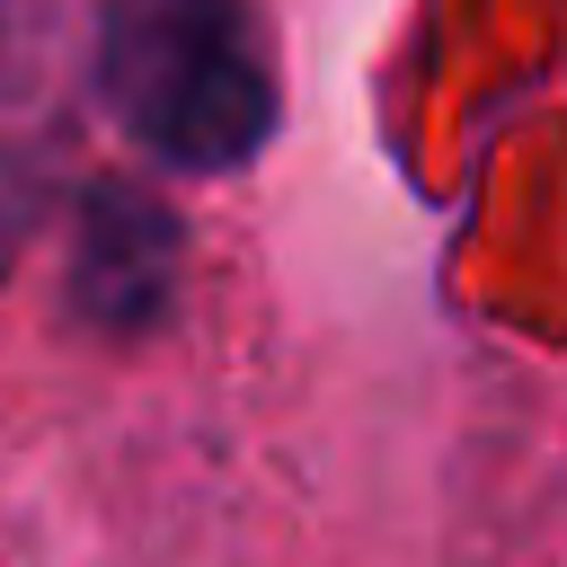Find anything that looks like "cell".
Returning a JSON list of instances; mask_svg holds the SVG:
<instances>
[{
  "label": "cell",
  "instance_id": "cell-3",
  "mask_svg": "<svg viewBox=\"0 0 567 567\" xmlns=\"http://www.w3.org/2000/svg\"><path fill=\"white\" fill-rule=\"evenodd\" d=\"M35 213H44V168H35L27 142L0 133V284L18 275V257H27V239H35Z\"/></svg>",
  "mask_w": 567,
  "mask_h": 567
},
{
  "label": "cell",
  "instance_id": "cell-2",
  "mask_svg": "<svg viewBox=\"0 0 567 567\" xmlns=\"http://www.w3.org/2000/svg\"><path fill=\"white\" fill-rule=\"evenodd\" d=\"M177 275H186V221L151 186L97 177L71 213V266H62L80 328L115 337V346H142L151 328H168Z\"/></svg>",
  "mask_w": 567,
  "mask_h": 567
},
{
  "label": "cell",
  "instance_id": "cell-1",
  "mask_svg": "<svg viewBox=\"0 0 567 567\" xmlns=\"http://www.w3.org/2000/svg\"><path fill=\"white\" fill-rule=\"evenodd\" d=\"M89 97L142 159L230 177L284 124L275 27L257 0H97Z\"/></svg>",
  "mask_w": 567,
  "mask_h": 567
}]
</instances>
